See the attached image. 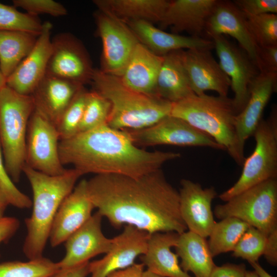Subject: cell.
<instances>
[{
	"label": "cell",
	"instance_id": "7c38bea8",
	"mask_svg": "<svg viewBox=\"0 0 277 277\" xmlns=\"http://www.w3.org/2000/svg\"><path fill=\"white\" fill-rule=\"evenodd\" d=\"M51 52L46 75L57 77L84 86L91 81L94 69L82 43L67 32L51 38Z\"/></svg>",
	"mask_w": 277,
	"mask_h": 277
},
{
	"label": "cell",
	"instance_id": "ffe728a7",
	"mask_svg": "<svg viewBox=\"0 0 277 277\" xmlns=\"http://www.w3.org/2000/svg\"><path fill=\"white\" fill-rule=\"evenodd\" d=\"M210 49L194 48L183 51L185 66L193 93L197 95L208 90L227 96L230 78L224 72Z\"/></svg>",
	"mask_w": 277,
	"mask_h": 277
},
{
	"label": "cell",
	"instance_id": "44dd1931",
	"mask_svg": "<svg viewBox=\"0 0 277 277\" xmlns=\"http://www.w3.org/2000/svg\"><path fill=\"white\" fill-rule=\"evenodd\" d=\"M277 90V73L260 72L252 82L248 102L236 117V134L244 151L246 141L252 136L272 94Z\"/></svg>",
	"mask_w": 277,
	"mask_h": 277
},
{
	"label": "cell",
	"instance_id": "484cf974",
	"mask_svg": "<svg viewBox=\"0 0 277 277\" xmlns=\"http://www.w3.org/2000/svg\"><path fill=\"white\" fill-rule=\"evenodd\" d=\"M179 235L175 232L150 234L146 252L140 256L147 270L162 277H193L182 269L178 255L171 251Z\"/></svg>",
	"mask_w": 277,
	"mask_h": 277
},
{
	"label": "cell",
	"instance_id": "277c9868",
	"mask_svg": "<svg viewBox=\"0 0 277 277\" xmlns=\"http://www.w3.org/2000/svg\"><path fill=\"white\" fill-rule=\"evenodd\" d=\"M91 81L95 91L110 103L107 124L121 130L150 126L170 115L172 103L158 96L137 92L125 85L118 76L94 69Z\"/></svg>",
	"mask_w": 277,
	"mask_h": 277
},
{
	"label": "cell",
	"instance_id": "7402d4cb",
	"mask_svg": "<svg viewBox=\"0 0 277 277\" xmlns=\"http://www.w3.org/2000/svg\"><path fill=\"white\" fill-rule=\"evenodd\" d=\"M217 0L169 1L159 23L161 28L170 27L173 33L187 32L193 36L202 37L207 19Z\"/></svg>",
	"mask_w": 277,
	"mask_h": 277
},
{
	"label": "cell",
	"instance_id": "7dc6e473",
	"mask_svg": "<svg viewBox=\"0 0 277 277\" xmlns=\"http://www.w3.org/2000/svg\"><path fill=\"white\" fill-rule=\"evenodd\" d=\"M249 264L259 277H273L261 266L258 262H251Z\"/></svg>",
	"mask_w": 277,
	"mask_h": 277
},
{
	"label": "cell",
	"instance_id": "ba28073f",
	"mask_svg": "<svg viewBox=\"0 0 277 277\" xmlns=\"http://www.w3.org/2000/svg\"><path fill=\"white\" fill-rule=\"evenodd\" d=\"M216 205L219 219L234 217L267 236L277 229V180L270 179Z\"/></svg>",
	"mask_w": 277,
	"mask_h": 277
},
{
	"label": "cell",
	"instance_id": "3957f363",
	"mask_svg": "<svg viewBox=\"0 0 277 277\" xmlns=\"http://www.w3.org/2000/svg\"><path fill=\"white\" fill-rule=\"evenodd\" d=\"M23 172L29 180L33 192L32 212L25 219L27 228L23 247L29 260L43 257L51 228L63 200L72 191L83 173L75 169H66L58 175H49L24 165Z\"/></svg>",
	"mask_w": 277,
	"mask_h": 277
},
{
	"label": "cell",
	"instance_id": "4316f807",
	"mask_svg": "<svg viewBox=\"0 0 277 277\" xmlns=\"http://www.w3.org/2000/svg\"><path fill=\"white\" fill-rule=\"evenodd\" d=\"M183 51H174L164 55L157 77V95L172 103L194 94L185 66Z\"/></svg>",
	"mask_w": 277,
	"mask_h": 277
},
{
	"label": "cell",
	"instance_id": "4fadbf2b",
	"mask_svg": "<svg viewBox=\"0 0 277 277\" xmlns=\"http://www.w3.org/2000/svg\"><path fill=\"white\" fill-rule=\"evenodd\" d=\"M208 37L213 42L220 66L230 78L234 93L233 104L238 114L246 106L250 85L260 71L246 53L225 35L211 34Z\"/></svg>",
	"mask_w": 277,
	"mask_h": 277
},
{
	"label": "cell",
	"instance_id": "ac0fdd59",
	"mask_svg": "<svg viewBox=\"0 0 277 277\" xmlns=\"http://www.w3.org/2000/svg\"><path fill=\"white\" fill-rule=\"evenodd\" d=\"M205 33L208 36L229 35L235 39L259 70L258 46L249 30L245 15L233 2L217 1L207 19Z\"/></svg>",
	"mask_w": 277,
	"mask_h": 277
},
{
	"label": "cell",
	"instance_id": "816d5d0a",
	"mask_svg": "<svg viewBox=\"0 0 277 277\" xmlns=\"http://www.w3.org/2000/svg\"><path fill=\"white\" fill-rule=\"evenodd\" d=\"M244 277H259L254 271L247 270Z\"/></svg>",
	"mask_w": 277,
	"mask_h": 277
},
{
	"label": "cell",
	"instance_id": "74e56055",
	"mask_svg": "<svg viewBox=\"0 0 277 277\" xmlns=\"http://www.w3.org/2000/svg\"><path fill=\"white\" fill-rule=\"evenodd\" d=\"M3 156L0 145V190L6 196L9 205L20 209L30 208L32 201L14 185L6 170Z\"/></svg>",
	"mask_w": 277,
	"mask_h": 277
},
{
	"label": "cell",
	"instance_id": "5bb4252c",
	"mask_svg": "<svg viewBox=\"0 0 277 277\" xmlns=\"http://www.w3.org/2000/svg\"><path fill=\"white\" fill-rule=\"evenodd\" d=\"M150 234L126 225L112 238L110 250L101 259L89 262L91 277H107L110 273L128 268L146 252Z\"/></svg>",
	"mask_w": 277,
	"mask_h": 277
},
{
	"label": "cell",
	"instance_id": "1f68e13d",
	"mask_svg": "<svg viewBox=\"0 0 277 277\" xmlns=\"http://www.w3.org/2000/svg\"><path fill=\"white\" fill-rule=\"evenodd\" d=\"M60 269L58 263L43 256L28 262H0V277H51Z\"/></svg>",
	"mask_w": 277,
	"mask_h": 277
},
{
	"label": "cell",
	"instance_id": "60d3db41",
	"mask_svg": "<svg viewBox=\"0 0 277 277\" xmlns=\"http://www.w3.org/2000/svg\"><path fill=\"white\" fill-rule=\"evenodd\" d=\"M260 72L277 73V45L258 47Z\"/></svg>",
	"mask_w": 277,
	"mask_h": 277
},
{
	"label": "cell",
	"instance_id": "681fc988",
	"mask_svg": "<svg viewBox=\"0 0 277 277\" xmlns=\"http://www.w3.org/2000/svg\"><path fill=\"white\" fill-rule=\"evenodd\" d=\"M142 277H162L148 270H144Z\"/></svg>",
	"mask_w": 277,
	"mask_h": 277
},
{
	"label": "cell",
	"instance_id": "6da1fadb",
	"mask_svg": "<svg viewBox=\"0 0 277 277\" xmlns=\"http://www.w3.org/2000/svg\"><path fill=\"white\" fill-rule=\"evenodd\" d=\"M94 208L111 225H131L150 234L175 232L187 228L180 211L179 192L161 169L139 177L96 174L87 181Z\"/></svg>",
	"mask_w": 277,
	"mask_h": 277
},
{
	"label": "cell",
	"instance_id": "cb8c5ba5",
	"mask_svg": "<svg viewBox=\"0 0 277 277\" xmlns=\"http://www.w3.org/2000/svg\"><path fill=\"white\" fill-rule=\"evenodd\" d=\"M125 23L140 43L159 55L164 56L171 52L184 49L204 48L211 50L214 48L213 42L210 39L168 33L147 21L138 20Z\"/></svg>",
	"mask_w": 277,
	"mask_h": 277
},
{
	"label": "cell",
	"instance_id": "ee69618b",
	"mask_svg": "<svg viewBox=\"0 0 277 277\" xmlns=\"http://www.w3.org/2000/svg\"><path fill=\"white\" fill-rule=\"evenodd\" d=\"M268 263L276 266L277 265V229L267 236L265 247L263 254Z\"/></svg>",
	"mask_w": 277,
	"mask_h": 277
},
{
	"label": "cell",
	"instance_id": "f35d334b",
	"mask_svg": "<svg viewBox=\"0 0 277 277\" xmlns=\"http://www.w3.org/2000/svg\"><path fill=\"white\" fill-rule=\"evenodd\" d=\"M12 3L15 8H22L27 14L35 16L46 14L59 17L67 14L64 5L53 0H13Z\"/></svg>",
	"mask_w": 277,
	"mask_h": 277
},
{
	"label": "cell",
	"instance_id": "d6986e66",
	"mask_svg": "<svg viewBox=\"0 0 277 277\" xmlns=\"http://www.w3.org/2000/svg\"><path fill=\"white\" fill-rule=\"evenodd\" d=\"M94 208L88 192L87 180H82L58 209L49 234L51 246L56 247L65 242L90 218Z\"/></svg>",
	"mask_w": 277,
	"mask_h": 277
},
{
	"label": "cell",
	"instance_id": "d4e9b609",
	"mask_svg": "<svg viewBox=\"0 0 277 277\" xmlns=\"http://www.w3.org/2000/svg\"><path fill=\"white\" fill-rule=\"evenodd\" d=\"M163 58L138 43L120 77L125 85L137 92L157 96L156 83Z\"/></svg>",
	"mask_w": 277,
	"mask_h": 277
},
{
	"label": "cell",
	"instance_id": "d590c367",
	"mask_svg": "<svg viewBox=\"0 0 277 277\" xmlns=\"http://www.w3.org/2000/svg\"><path fill=\"white\" fill-rule=\"evenodd\" d=\"M245 16L249 30L258 46L277 45L276 14Z\"/></svg>",
	"mask_w": 277,
	"mask_h": 277
},
{
	"label": "cell",
	"instance_id": "c3c4849f",
	"mask_svg": "<svg viewBox=\"0 0 277 277\" xmlns=\"http://www.w3.org/2000/svg\"><path fill=\"white\" fill-rule=\"evenodd\" d=\"M9 203L4 193L0 190V219L4 215V212Z\"/></svg>",
	"mask_w": 277,
	"mask_h": 277
},
{
	"label": "cell",
	"instance_id": "836d02e7",
	"mask_svg": "<svg viewBox=\"0 0 277 277\" xmlns=\"http://www.w3.org/2000/svg\"><path fill=\"white\" fill-rule=\"evenodd\" d=\"M88 93L83 87L62 114L55 126L60 141L69 138L78 133Z\"/></svg>",
	"mask_w": 277,
	"mask_h": 277
},
{
	"label": "cell",
	"instance_id": "9a60e30c",
	"mask_svg": "<svg viewBox=\"0 0 277 277\" xmlns=\"http://www.w3.org/2000/svg\"><path fill=\"white\" fill-rule=\"evenodd\" d=\"M103 216L97 211L65 241L66 253L58 263L61 269L74 268L89 262L92 258L107 253L112 239L106 237L102 230Z\"/></svg>",
	"mask_w": 277,
	"mask_h": 277
},
{
	"label": "cell",
	"instance_id": "f546056e",
	"mask_svg": "<svg viewBox=\"0 0 277 277\" xmlns=\"http://www.w3.org/2000/svg\"><path fill=\"white\" fill-rule=\"evenodd\" d=\"M38 36L23 31H0V70L6 79L29 54Z\"/></svg>",
	"mask_w": 277,
	"mask_h": 277
},
{
	"label": "cell",
	"instance_id": "f1b7e54d",
	"mask_svg": "<svg viewBox=\"0 0 277 277\" xmlns=\"http://www.w3.org/2000/svg\"><path fill=\"white\" fill-rule=\"evenodd\" d=\"M99 11L127 22L142 20L160 23L169 5L167 0H94Z\"/></svg>",
	"mask_w": 277,
	"mask_h": 277
},
{
	"label": "cell",
	"instance_id": "d6a6232c",
	"mask_svg": "<svg viewBox=\"0 0 277 277\" xmlns=\"http://www.w3.org/2000/svg\"><path fill=\"white\" fill-rule=\"evenodd\" d=\"M110 110V103L106 98L94 90L88 92L78 133L107 124Z\"/></svg>",
	"mask_w": 277,
	"mask_h": 277
},
{
	"label": "cell",
	"instance_id": "f6af8a7d",
	"mask_svg": "<svg viewBox=\"0 0 277 277\" xmlns=\"http://www.w3.org/2000/svg\"><path fill=\"white\" fill-rule=\"evenodd\" d=\"M89 274V262L74 268L61 269L51 277H87Z\"/></svg>",
	"mask_w": 277,
	"mask_h": 277
},
{
	"label": "cell",
	"instance_id": "f907efd6",
	"mask_svg": "<svg viewBox=\"0 0 277 277\" xmlns=\"http://www.w3.org/2000/svg\"><path fill=\"white\" fill-rule=\"evenodd\" d=\"M6 85V79L0 70V89Z\"/></svg>",
	"mask_w": 277,
	"mask_h": 277
},
{
	"label": "cell",
	"instance_id": "7a4b0ae2",
	"mask_svg": "<svg viewBox=\"0 0 277 277\" xmlns=\"http://www.w3.org/2000/svg\"><path fill=\"white\" fill-rule=\"evenodd\" d=\"M62 164L83 174H117L139 177L181 157L179 152L149 151L135 146L127 132L105 124L80 132L58 144Z\"/></svg>",
	"mask_w": 277,
	"mask_h": 277
},
{
	"label": "cell",
	"instance_id": "8fae6325",
	"mask_svg": "<svg viewBox=\"0 0 277 277\" xmlns=\"http://www.w3.org/2000/svg\"><path fill=\"white\" fill-rule=\"evenodd\" d=\"M133 143L140 147L160 145L207 147L224 150L208 135L183 120L169 115L148 127L125 130Z\"/></svg>",
	"mask_w": 277,
	"mask_h": 277
},
{
	"label": "cell",
	"instance_id": "603a6c76",
	"mask_svg": "<svg viewBox=\"0 0 277 277\" xmlns=\"http://www.w3.org/2000/svg\"><path fill=\"white\" fill-rule=\"evenodd\" d=\"M84 86L46 75L30 95L35 110L55 126L64 112Z\"/></svg>",
	"mask_w": 277,
	"mask_h": 277
},
{
	"label": "cell",
	"instance_id": "30bf717a",
	"mask_svg": "<svg viewBox=\"0 0 277 277\" xmlns=\"http://www.w3.org/2000/svg\"><path fill=\"white\" fill-rule=\"evenodd\" d=\"M94 16L97 35L103 46L100 70L120 77L140 42L124 22L101 11L96 12Z\"/></svg>",
	"mask_w": 277,
	"mask_h": 277
},
{
	"label": "cell",
	"instance_id": "52a82bcc",
	"mask_svg": "<svg viewBox=\"0 0 277 277\" xmlns=\"http://www.w3.org/2000/svg\"><path fill=\"white\" fill-rule=\"evenodd\" d=\"M255 146L245 159L242 173L237 182L219 195L226 202L253 186L277 177V108L273 105L267 119H262L253 135Z\"/></svg>",
	"mask_w": 277,
	"mask_h": 277
},
{
	"label": "cell",
	"instance_id": "5b68a950",
	"mask_svg": "<svg viewBox=\"0 0 277 277\" xmlns=\"http://www.w3.org/2000/svg\"><path fill=\"white\" fill-rule=\"evenodd\" d=\"M237 114L232 98L205 93L193 94L172 103L170 114L210 136L242 166L245 158L236 137Z\"/></svg>",
	"mask_w": 277,
	"mask_h": 277
},
{
	"label": "cell",
	"instance_id": "bcb514c9",
	"mask_svg": "<svg viewBox=\"0 0 277 277\" xmlns=\"http://www.w3.org/2000/svg\"><path fill=\"white\" fill-rule=\"evenodd\" d=\"M144 267L142 263H135L126 269L113 271L109 273L107 277H142Z\"/></svg>",
	"mask_w": 277,
	"mask_h": 277
},
{
	"label": "cell",
	"instance_id": "2e32d148",
	"mask_svg": "<svg viewBox=\"0 0 277 277\" xmlns=\"http://www.w3.org/2000/svg\"><path fill=\"white\" fill-rule=\"evenodd\" d=\"M180 184V211L187 229L204 238L208 237L216 223L211 209L217 195L214 188H203L187 179L181 180Z\"/></svg>",
	"mask_w": 277,
	"mask_h": 277
},
{
	"label": "cell",
	"instance_id": "ab89813d",
	"mask_svg": "<svg viewBox=\"0 0 277 277\" xmlns=\"http://www.w3.org/2000/svg\"><path fill=\"white\" fill-rule=\"evenodd\" d=\"M233 2L245 16L277 13L276 0H234Z\"/></svg>",
	"mask_w": 277,
	"mask_h": 277
},
{
	"label": "cell",
	"instance_id": "9c48e42d",
	"mask_svg": "<svg viewBox=\"0 0 277 277\" xmlns=\"http://www.w3.org/2000/svg\"><path fill=\"white\" fill-rule=\"evenodd\" d=\"M60 141L55 126L34 109L28 125L25 165L49 175L64 173L66 169L60 159Z\"/></svg>",
	"mask_w": 277,
	"mask_h": 277
},
{
	"label": "cell",
	"instance_id": "8d00e7d4",
	"mask_svg": "<svg viewBox=\"0 0 277 277\" xmlns=\"http://www.w3.org/2000/svg\"><path fill=\"white\" fill-rule=\"evenodd\" d=\"M267 236L258 229L249 226L232 251V256L247 260L249 263L258 262L263 255Z\"/></svg>",
	"mask_w": 277,
	"mask_h": 277
},
{
	"label": "cell",
	"instance_id": "e575fe53",
	"mask_svg": "<svg viewBox=\"0 0 277 277\" xmlns=\"http://www.w3.org/2000/svg\"><path fill=\"white\" fill-rule=\"evenodd\" d=\"M43 23L38 16L22 13L13 6L0 3V31L19 30L39 35Z\"/></svg>",
	"mask_w": 277,
	"mask_h": 277
},
{
	"label": "cell",
	"instance_id": "4dcf8cb0",
	"mask_svg": "<svg viewBox=\"0 0 277 277\" xmlns=\"http://www.w3.org/2000/svg\"><path fill=\"white\" fill-rule=\"evenodd\" d=\"M249 227L234 217H227L216 222L208 236V244L212 256L232 251Z\"/></svg>",
	"mask_w": 277,
	"mask_h": 277
},
{
	"label": "cell",
	"instance_id": "8992f818",
	"mask_svg": "<svg viewBox=\"0 0 277 277\" xmlns=\"http://www.w3.org/2000/svg\"><path fill=\"white\" fill-rule=\"evenodd\" d=\"M34 109L31 95L19 94L7 85L0 89V145L6 170L15 183L25 164L28 125Z\"/></svg>",
	"mask_w": 277,
	"mask_h": 277
},
{
	"label": "cell",
	"instance_id": "b9f144b4",
	"mask_svg": "<svg viewBox=\"0 0 277 277\" xmlns=\"http://www.w3.org/2000/svg\"><path fill=\"white\" fill-rule=\"evenodd\" d=\"M246 267L244 264H225L220 266H216L209 277H244Z\"/></svg>",
	"mask_w": 277,
	"mask_h": 277
},
{
	"label": "cell",
	"instance_id": "7bdbcfd3",
	"mask_svg": "<svg viewBox=\"0 0 277 277\" xmlns=\"http://www.w3.org/2000/svg\"><path fill=\"white\" fill-rule=\"evenodd\" d=\"M19 222L15 217H3L0 219V243L7 242L16 232Z\"/></svg>",
	"mask_w": 277,
	"mask_h": 277
},
{
	"label": "cell",
	"instance_id": "83f0119b",
	"mask_svg": "<svg viewBox=\"0 0 277 277\" xmlns=\"http://www.w3.org/2000/svg\"><path fill=\"white\" fill-rule=\"evenodd\" d=\"M180 266L194 277H209L216 266L206 238L188 230L180 234L174 247Z\"/></svg>",
	"mask_w": 277,
	"mask_h": 277
},
{
	"label": "cell",
	"instance_id": "e0dca14e",
	"mask_svg": "<svg viewBox=\"0 0 277 277\" xmlns=\"http://www.w3.org/2000/svg\"><path fill=\"white\" fill-rule=\"evenodd\" d=\"M52 24L43 23L41 33L29 54L6 78V85L16 92L30 95L46 74L51 52Z\"/></svg>",
	"mask_w": 277,
	"mask_h": 277
}]
</instances>
